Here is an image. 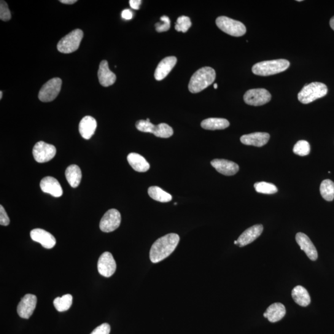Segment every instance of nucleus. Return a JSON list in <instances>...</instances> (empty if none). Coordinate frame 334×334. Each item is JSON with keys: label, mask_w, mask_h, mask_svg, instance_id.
<instances>
[{"label": "nucleus", "mask_w": 334, "mask_h": 334, "mask_svg": "<svg viewBox=\"0 0 334 334\" xmlns=\"http://www.w3.org/2000/svg\"><path fill=\"white\" fill-rule=\"evenodd\" d=\"M180 241V236L176 233H170L154 242L150 250V260L153 263H158L165 260L176 249Z\"/></svg>", "instance_id": "1"}, {"label": "nucleus", "mask_w": 334, "mask_h": 334, "mask_svg": "<svg viewBox=\"0 0 334 334\" xmlns=\"http://www.w3.org/2000/svg\"><path fill=\"white\" fill-rule=\"evenodd\" d=\"M216 77L215 70L211 67H203L191 77L188 88L191 93H198L214 82Z\"/></svg>", "instance_id": "2"}, {"label": "nucleus", "mask_w": 334, "mask_h": 334, "mask_svg": "<svg viewBox=\"0 0 334 334\" xmlns=\"http://www.w3.org/2000/svg\"><path fill=\"white\" fill-rule=\"evenodd\" d=\"M290 62L284 59L261 61L253 66V73L258 76H269L280 73L289 68Z\"/></svg>", "instance_id": "3"}, {"label": "nucleus", "mask_w": 334, "mask_h": 334, "mask_svg": "<svg viewBox=\"0 0 334 334\" xmlns=\"http://www.w3.org/2000/svg\"><path fill=\"white\" fill-rule=\"evenodd\" d=\"M327 86L314 82L306 85L298 94V101L303 104H308L327 95Z\"/></svg>", "instance_id": "4"}, {"label": "nucleus", "mask_w": 334, "mask_h": 334, "mask_svg": "<svg viewBox=\"0 0 334 334\" xmlns=\"http://www.w3.org/2000/svg\"><path fill=\"white\" fill-rule=\"evenodd\" d=\"M83 32L77 29L62 38L57 45V49L62 53H71L79 47L83 38Z\"/></svg>", "instance_id": "5"}, {"label": "nucleus", "mask_w": 334, "mask_h": 334, "mask_svg": "<svg viewBox=\"0 0 334 334\" xmlns=\"http://www.w3.org/2000/svg\"><path fill=\"white\" fill-rule=\"evenodd\" d=\"M216 24L221 31L231 36H243L246 32V27L243 23L226 16L217 18Z\"/></svg>", "instance_id": "6"}, {"label": "nucleus", "mask_w": 334, "mask_h": 334, "mask_svg": "<svg viewBox=\"0 0 334 334\" xmlns=\"http://www.w3.org/2000/svg\"><path fill=\"white\" fill-rule=\"evenodd\" d=\"M62 80L60 78L55 77L48 80L39 93V99L43 102H50L53 101L58 96L61 91Z\"/></svg>", "instance_id": "7"}, {"label": "nucleus", "mask_w": 334, "mask_h": 334, "mask_svg": "<svg viewBox=\"0 0 334 334\" xmlns=\"http://www.w3.org/2000/svg\"><path fill=\"white\" fill-rule=\"evenodd\" d=\"M272 98L271 94L265 89H253L246 92L244 95V101L249 106H263Z\"/></svg>", "instance_id": "8"}, {"label": "nucleus", "mask_w": 334, "mask_h": 334, "mask_svg": "<svg viewBox=\"0 0 334 334\" xmlns=\"http://www.w3.org/2000/svg\"><path fill=\"white\" fill-rule=\"evenodd\" d=\"M32 153L34 159L37 162L45 163L55 157L56 149L52 144L46 143L44 141H39L34 145Z\"/></svg>", "instance_id": "9"}, {"label": "nucleus", "mask_w": 334, "mask_h": 334, "mask_svg": "<svg viewBox=\"0 0 334 334\" xmlns=\"http://www.w3.org/2000/svg\"><path fill=\"white\" fill-rule=\"evenodd\" d=\"M122 217L119 211L117 209H112L109 210L100 222V229L104 232H112L119 227Z\"/></svg>", "instance_id": "10"}, {"label": "nucleus", "mask_w": 334, "mask_h": 334, "mask_svg": "<svg viewBox=\"0 0 334 334\" xmlns=\"http://www.w3.org/2000/svg\"><path fill=\"white\" fill-rule=\"evenodd\" d=\"M98 271L101 276L110 277L113 276L117 269L114 257L111 253L105 252L99 258L98 264Z\"/></svg>", "instance_id": "11"}, {"label": "nucleus", "mask_w": 334, "mask_h": 334, "mask_svg": "<svg viewBox=\"0 0 334 334\" xmlns=\"http://www.w3.org/2000/svg\"><path fill=\"white\" fill-rule=\"evenodd\" d=\"M37 299L36 296L27 294L19 303L17 312L19 316L23 319H29L36 308Z\"/></svg>", "instance_id": "12"}, {"label": "nucleus", "mask_w": 334, "mask_h": 334, "mask_svg": "<svg viewBox=\"0 0 334 334\" xmlns=\"http://www.w3.org/2000/svg\"><path fill=\"white\" fill-rule=\"evenodd\" d=\"M32 240L40 243L45 248L52 249L56 244L55 237L48 231L41 228L34 229L31 231Z\"/></svg>", "instance_id": "13"}, {"label": "nucleus", "mask_w": 334, "mask_h": 334, "mask_svg": "<svg viewBox=\"0 0 334 334\" xmlns=\"http://www.w3.org/2000/svg\"><path fill=\"white\" fill-rule=\"evenodd\" d=\"M296 241L305 254L311 261H316L318 255L316 247L309 237L303 233H298L296 235Z\"/></svg>", "instance_id": "14"}, {"label": "nucleus", "mask_w": 334, "mask_h": 334, "mask_svg": "<svg viewBox=\"0 0 334 334\" xmlns=\"http://www.w3.org/2000/svg\"><path fill=\"white\" fill-rule=\"evenodd\" d=\"M40 188L43 192L50 194L55 198H60L63 191L57 180L52 177H46L40 182Z\"/></svg>", "instance_id": "15"}, {"label": "nucleus", "mask_w": 334, "mask_h": 334, "mask_svg": "<svg viewBox=\"0 0 334 334\" xmlns=\"http://www.w3.org/2000/svg\"><path fill=\"white\" fill-rule=\"evenodd\" d=\"M211 165L219 173L226 175V176H232L235 175L239 171L238 164L232 161L225 159H214L211 161Z\"/></svg>", "instance_id": "16"}, {"label": "nucleus", "mask_w": 334, "mask_h": 334, "mask_svg": "<svg viewBox=\"0 0 334 334\" xmlns=\"http://www.w3.org/2000/svg\"><path fill=\"white\" fill-rule=\"evenodd\" d=\"M263 231L262 225H255L247 228L237 239L238 246L243 247L252 243L262 234Z\"/></svg>", "instance_id": "17"}, {"label": "nucleus", "mask_w": 334, "mask_h": 334, "mask_svg": "<svg viewBox=\"0 0 334 334\" xmlns=\"http://www.w3.org/2000/svg\"><path fill=\"white\" fill-rule=\"evenodd\" d=\"M269 139H270L269 134L257 132L242 136L240 141L243 144L260 147L268 143Z\"/></svg>", "instance_id": "18"}, {"label": "nucleus", "mask_w": 334, "mask_h": 334, "mask_svg": "<svg viewBox=\"0 0 334 334\" xmlns=\"http://www.w3.org/2000/svg\"><path fill=\"white\" fill-rule=\"evenodd\" d=\"M177 59L175 56H168L163 59L158 64L155 69L154 76L157 80H161L165 78L177 64Z\"/></svg>", "instance_id": "19"}, {"label": "nucleus", "mask_w": 334, "mask_h": 334, "mask_svg": "<svg viewBox=\"0 0 334 334\" xmlns=\"http://www.w3.org/2000/svg\"><path fill=\"white\" fill-rule=\"evenodd\" d=\"M98 78L100 84L104 87H109L114 85L117 79L116 75L110 71L109 63L106 60L102 61L100 64Z\"/></svg>", "instance_id": "20"}, {"label": "nucleus", "mask_w": 334, "mask_h": 334, "mask_svg": "<svg viewBox=\"0 0 334 334\" xmlns=\"http://www.w3.org/2000/svg\"><path fill=\"white\" fill-rule=\"evenodd\" d=\"M98 123L95 118L86 116L79 123V131L80 135L85 139H90L95 133Z\"/></svg>", "instance_id": "21"}, {"label": "nucleus", "mask_w": 334, "mask_h": 334, "mask_svg": "<svg viewBox=\"0 0 334 334\" xmlns=\"http://www.w3.org/2000/svg\"><path fill=\"white\" fill-rule=\"evenodd\" d=\"M286 314L284 304L281 303H276L271 304L264 313V317L269 320L271 322H276L284 318Z\"/></svg>", "instance_id": "22"}, {"label": "nucleus", "mask_w": 334, "mask_h": 334, "mask_svg": "<svg viewBox=\"0 0 334 334\" xmlns=\"http://www.w3.org/2000/svg\"><path fill=\"white\" fill-rule=\"evenodd\" d=\"M127 160L129 165L134 171L138 172H145L150 169L149 163L144 157L137 153H130L128 155Z\"/></svg>", "instance_id": "23"}, {"label": "nucleus", "mask_w": 334, "mask_h": 334, "mask_svg": "<svg viewBox=\"0 0 334 334\" xmlns=\"http://www.w3.org/2000/svg\"><path fill=\"white\" fill-rule=\"evenodd\" d=\"M292 296L295 302L301 306L306 307L311 303L310 295L308 291L301 285H298L293 289Z\"/></svg>", "instance_id": "24"}, {"label": "nucleus", "mask_w": 334, "mask_h": 334, "mask_svg": "<svg viewBox=\"0 0 334 334\" xmlns=\"http://www.w3.org/2000/svg\"><path fill=\"white\" fill-rule=\"evenodd\" d=\"M65 176L67 181L72 188H77L82 179V172L79 166L71 165L66 169Z\"/></svg>", "instance_id": "25"}, {"label": "nucleus", "mask_w": 334, "mask_h": 334, "mask_svg": "<svg viewBox=\"0 0 334 334\" xmlns=\"http://www.w3.org/2000/svg\"><path fill=\"white\" fill-rule=\"evenodd\" d=\"M201 125L202 128L207 130H217L227 128L230 123L224 118H210L203 120Z\"/></svg>", "instance_id": "26"}, {"label": "nucleus", "mask_w": 334, "mask_h": 334, "mask_svg": "<svg viewBox=\"0 0 334 334\" xmlns=\"http://www.w3.org/2000/svg\"><path fill=\"white\" fill-rule=\"evenodd\" d=\"M148 194L153 200L160 203H168L172 200V196L158 187L153 186L148 189Z\"/></svg>", "instance_id": "27"}, {"label": "nucleus", "mask_w": 334, "mask_h": 334, "mask_svg": "<svg viewBox=\"0 0 334 334\" xmlns=\"http://www.w3.org/2000/svg\"><path fill=\"white\" fill-rule=\"evenodd\" d=\"M320 193L325 201H332L334 199V183L330 180H325L320 186Z\"/></svg>", "instance_id": "28"}, {"label": "nucleus", "mask_w": 334, "mask_h": 334, "mask_svg": "<svg viewBox=\"0 0 334 334\" xmlns=\"http://www.w3.org/2000/svg\"><path fill=\"white\" fill-rule=\"evenodd\" d=\"M72 304V296L69 294L64 295L61 297H57L53 301L54 306L59 312L68 310Z\"/></svg>", "instance_id": "29"}, {"label": "nucleus", "mask_w": 334, "mask_h": 334, "mask_svg": "<svg viewBox=\"0 0 334 334\" xmlns=\"http://www.w3.org/2000/svg\"><path fill=\"white\" fill-rule=\"evenodd\" d=\"M152 134L155 136L161 137V138H169L174 134L173 129L166 123L158 124L155 125L152 131Z\"/></svg>", "instance_id": "30"}, {"label": "nucleus", "mask_w": 334, "mask_h": 334, "mask_svg": "<svg viewBox=\"0 0 334 334\" xmlns=\"http://www.w3.org/2000/svg\"><path fill=\"white\" fill-rule=\"evenodd\" d=\"M254 187L257 192L266 195H272L276 193L278 191L276 185L265 182L256 183Z\"/></svg>", "instance_id": "31"}, {"label": "nucleus", "mask_w": 334, "mask_h": 334, "mask_svg": "<svg viewBox=\"0 0 334 334\" xmlns=\"http://www.w3.org/2000/svg\"><path fill=\"white\" fill-rule=\"evenodd\" d=\"M310 144L308 141H304V140H301L296 142L293 149V151L295 154L301 156V157L308 155L310 153Z\"/></svg>", "instance_id": "32"}, {"label": "nucleus", "mask_w": 334, "mask_h": 334, "mask_svg": "<svg viewBox=\"0 0 334 334\" xmlns=\"http://www.w3.org/2000/svg\"><path fill=\"white\" fill-rule=\"evenodd\" d=\"M191 25H192V23H191L190 18L188 16H182L178 18L175 28V30L178 32L185 33L191 28Z\"/></svg>", "instance_id": "33"}, {"label": "nucleus", "mask_w": 334, "mask_h": 334, "mask_svg": "<svg viewBox=\"0 0 334 334\" xmlns=\"http://www.w3.org/2000/svg\"><path fill=\"white\" fill-rule=\"evenodd\" d=\"M154 125L147 120H139L136 122V127L139 131L143 132V133H152V129L154 127Z\"/></svg>", "instance_id": "34"}, {"label": "nucleus", "mask_w": 334, "mask_h": 334, "mask_svg": "<svg viewBox=\"0 0 334 334\" xmlns=\"http://www.w3.org/2000/svg\"><path fill=\"white\" fill-rule=\"evenodd\" d=\"M12 18V15L8 5L5 1L0 2V19L2 21H8Z\"/></svg>", "instance_id": "35"}, {"label": "nucleus", "mask_w": 334, "mask_h": 334, "mask_svg": "<svg viewBox=\"0 0 334 334\" xmlns=\"http://www.w3.org/2000/svg\"><path fill=\"white\" fill-rule=\"evenodd\" d=\"M160 20L163 23H157L155 24L156 31L158 32H165L171 28V20L166 16H161Z\"/></svg>", "instance_id": "36"}, {"label": "nucleus", "mask_w": 334, "mask_h": 334, "mask_svg": "<svg viewBox=\"0 0 334 334\" xmlns=\"http://www.w3.org/2000/svg\"><path fill=\"white\" fill-rule=\"evenodd\" d=\"M110 332V325L107 323H104V324L96 327L91 334H109Z\"/></svg>", "instance_id": "37"}, {"label": "nucleus", "mask_w": 334, "mask_h": 334, "mask_svg": "<svg viewBox=\"0 0 334 334\" xmlns=\"http://www.w3.org/2000/svg\"><path fill=\"white\" fill-rule=\"evenodd\" d=\"M10 220L9 217L5 211L4 207L0 206V224L4 226H8L10 224Z\"/></svg>", "instance_id": "38"}, {"label": "nucleus", "mask_w": 334, "mask_h": 334, "mask_svg": "<svg viewBox=\"0 0 334 334\" xmlns=\"http://www.w3.org/2000/svg\"><path fill=\"white\" fill-rule=\"evenodd\" d=\"M122 18L126 20H130L133 18V12H132L131 10L128 9L123 10L122 13Z\"/></svg>", "instance_id": "39"}, {"label": "nucleus", "mask_w": 334, "mask_h": 334, "mask_svg": "<svg viewBox=\"0 0 334 334\" xmlns=\"http://www.w3.org/2000/svg\"><path fill=\"white\" fill-rule=\"evenodd\" d=\"M141 2V0H130V1H129V5H130V7L133 8V9L139 10Z\"/></svg>", "instance_id": "40"}, {"label": "nucleus", "mask_w": 334, "mask_h": 334, "mask_svg": "<svg viewBox=\"0 0 334 334\" xmlns=\"http://www.w3.org/2000/svg\"><path fill=\"white\" fill-rule=\"evenodd\" d=\"M62 4L66 5H72L76 3V0H60V1Z\"/></svg>", "instance_id": "41"}, {"label": "nucleus", "mask_w": 334, "mask_h": 334, "mask_svg": "<svg viewBox=\"0 0 334 334\" xmlns=\"http://www.w3.org/2000/svg\"><path fill=\"white\" fill-rule=\"evenodd\" d=\"M330 26L331 28H332L334 31V16L331 18V20H330Z\"/></svg>", "instance_id": "42"}, {"label": "nucleus", "mask_w": 334, "mask_h": 334, "mask_svg": "<svg viewBox=\"0 0 334 334\" xmlns=\"http://www.w3.org/2000/svg\"><path fill=\"white\" fill-rule=\"evenodd\" d=\"M2 98H3V92H2V91H0V99L2 100Z\"/></svg>", "instance_id": "43"}, {"label": "nucleus", "mask_w": 334, "mask_h": 334, "mask_svg": "<svg viewBox=\"0 0 334 334\" xmlns=\"http://www.w3.org/2000/svg\"><path fill=\"white\" fill-rule=\"evenodd\" d=\"M214 89H215V90H216V89H217V88H218L217 84H216V83L214 84Z\"/></svg>", "instance_id": "44"}, {"label": "nucleus", "mask_w": 334, "mask_h": 334, "mask_svg": "<svg viewBox=\"0 0 334 334\" xmlns=\"http://www.w3.org/2000/svg\"><path fill=\"white\" fill-rule=\"evenodd\" d=\"M234 244H238V241H237V240L234 241Z\"/></svg>", "instance_id": "45"}]
</instances>
